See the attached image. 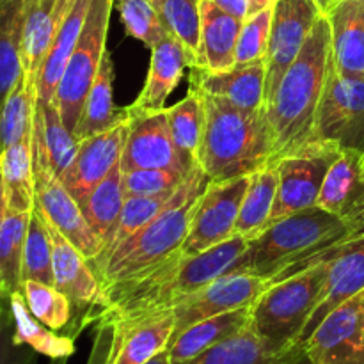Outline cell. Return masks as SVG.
I'll return each instance as SVG.
<instances>
[{"label":"cell","instance_id":"1","mask_svg":"<svg viewBox=\"0 0 364 364\" xmlns=\"http://www.w3.org/2000/svg\"><path fill=\"white\" fill-rule=\"evenodd\" d=\"M331 63V23L316 20L297 59L281 78L267 109L274 137V160L313 141L316 112Z\"/></svg>","mask_w":364,"mask_h":364},{"label":"cell","instance_id":"2","mask_svg":"<svg viewBox=\"0 0 364 364\" xmlns=\"http://www.w3.org/2000/svg\"><path fill=\"white\" fill-rule=\"evenodd\" d=\"M199 92L205 102L206 124L198 164L210 181L251 176L272 162L274 137L265 107L245 110L226 100Z\"/></svg>","mask_w":364,"mask_h":364},{"label":"cell","instance_id":"3","mask_svg":"<svg viewBox=\"0 0 364 364\" xmlns=\"http://www.w3.org/2000/svg\"><path fill=\"white\" fill-rule=\"evenodd\" d=\"M208 183L210 178L196 164L176 188L169 205L151 223L128 237L107 256L89 259L102 288L135 276L180 251L191 230L196 203Z\"/></svg>","mask_w":364,"mask_h":364},{"label":"cell","instance_id":"4","mask_svg":"<svg viewBox=\"0 0 364 364\" xmlns=\"http://www.w3.org/2000/svg\"><path fill=\"white\" fill-rule=\"evenodd\" d=\"M354 235L350 224L340 217L313 206L291 213L267 226L256 238L249 240L233 272L272 279L287 267L316 255Z\"/></svg>","mask_w":364,"mask_h":364},{"label":"cell","instance_id":"5","mask_svg":"<svg viewBox=\"0 0 364 364\" xmlns=\"http://www.w3.org/2000/svg\"><path fill=\"white\" fill-rule=\"evenodd\" d=\"M327 262L315 263L283 281L269 283L251 306V326L279 348L299 345L326 288Z\"/></svg>","mask_w":364,"mask_h":364},{"label":"cell","instance_id":"6","mask_svg":"<svg viewBox=\"0 0 364 364\" xmlns=\"http://www.w3.org/2000/svg\"><path fill=\"white\" fill-rule=\"evenodd\" d=\"M87 364H146L169 347L174 309L146 316H100Z\"/></svg>","mask_w":364,"mask_h":364},{"label":"cell","instance_id":"7","mask_svg":"<svg viewBox=\"0 0 364 364\" xmlns=\"http://www.w3.org/2000/svg\"><path fill=\"white\" fill-rule=\"evenodd\" d=\"M112 7L114 0H91L80 38L53 96L64 124L73 135L89 89L98 77L103 55L107 52V34Z\"/></svg>","mask_w":364,"mask_h":364},{"label":"cell","instance_id":"8","mask_svg":"<svg viewBox=\"0 0 364 364\" xmlns=\"http://www.w3.org/2000/svg\"><path fill=\"white\" fill-rule=\"evenodd\" d=\"M32 167H34L36 205L46 219L82 252L87 259L96 258L103 245L82 213L78 201L63 183L48 160L41 134V116L36 105L34 130H32Z\"/></svg>","mask_w":364,"mask_h":364},{"label":"cell","instance_id":"9","mask_svg":"<svg viewBox=\"0 0 364 364\" xmlns=\"http://www.w3.org/2000/svg\"><path fill=\"white\" fill-rule=\"evenodd\" d=\"M313 141L364 155V77L343 75L331 53Z\"/></svg>","mask_w":364,"mask_h":364},{"label":"cell","instance_id":"10","mask_svg":"<svg viewBox=\"0 0 364 364\" xmlns=\"http://www.w3.org/2000/svg\"><path fill=\"white\" fill-rule=\"evenodd\" d=\"M320 262H327L326 288H323L322 301L313 311L308 326L304 327V333L299 340V345L308 340L309 334L316 329V326L333 309H336L347 299L354 297L355 294L364 290V233L350 235V237L343 238L338 244L322 249L316 255L287 267L276 277L269 279V283L287 279V277L294 276V274Z\"/></svg>","mask_w":364,"mask_h":364},{"label":"cell","instance_id":"11","mask_svg":"<svg viewBox=\"0 0 364 364\" xmlns=\"http://www.w3.org/2000/svg\"><path fill=\"white\" fill-rule=\"evenodd\" d=\"M340 155L341 149L336 146L311 141L294 153L281 156L277 160L279 181L269 226L291 213L316 206L327 171Z\"/></svg>","mask_w":364,"mask_h":364},{"label":"cell","instance_id":"12","mask_svg":"<svg viewBox=\"0 0 364 364\" xmlns=\"http://www.w3.org/2000/svg\"><path fill=\"white\" fill-rule=\"evenodd\" d=\"M251 176L226 181H210L196 203L191 230L185 240L183 255H198L235 237L242 201Z\"/></svg>","mask_w":364,"mask_h":364},{"label":"cell","instance_id":"13","mask_svg":"<svg viewBox=\"0 0 364 364\" xmlns=\"http://www.w3.org/2000/svg\"><path fill=\"white\" fill-rule=\"evenodd\" d=\"M323 13L315 0H277L272 7L269 48H267L265 107L276 95L281 78L301 53L313 25Z\"/></svg>","mask_w":364,"mask_h":364},{"label":"cell","instance_id":"14","mask_svg":"<svg viewBox=\"0 0 364 364\" xmlns=\"http://www.w3.org/2000/svg\"><path fill=\"white\" fill-rule=\"evenodd\" d=\"M128 109V107H127ZM128 134L121 155V169H171L188 174L198 162L178 151L167 119V109L156 112H130Z\"/></svg>","mask_w":364,"mask_h":364},{"label":"cell","instance_id":"15","mask_svg":"<svg viewBox=\"0 0 364 364\" xmlns=\"http://www.w3.org/2000/svg\"><path fill=\"white\" fill-rule=\"evenodd\" d=\"M302 345L315 364H364V290L333 309Z\"/></svg>","mask_w":364,"mask_h":364},{"label":"cell","instance_id":"16","mask_svg":"<svg viewBox=\"0 0 364 364\" xmlns=\"http://www.w3.org/2000/svg\"><path fill=\"white\" fill-rule=\"evenodd\" d=\"M267 287H269V279L252 276V274L231 272L219 277L201 290L181 299L174 306L173 338L187 327L198 323L199 320L235 311V309L251 308Z\"/></svg>","mask_w":364,"mask_h":364},{"label":"cell","instance_id":"17","mask_svg":"<svg viewBox=\"0 0 364 364\" xmlns=\"http://www.w3.org/2000/svg\"><path fill=\"white\" fill-rule=\"evenodd\" d=\"M316 206L350 224L354 235L364 233V155L341 149L327 171Z\"/></svg>","mask_w":364,"mask_h":364},{"label":"cell","instance_id":"18","mask_svg":"<svg viewBox=\"0 0 364 364\" xmlns=\"http://www.w3.org/2000/svg\"><path fill=\"white\" fill-rule=\"evenodd\" d=\"M127 134L128 121H124L110 130L78 142L77 156L60 176L77 201L98 185L114 167L119 166Z\"/></svg>","mask_w":364,"mask_h":364},{"label":"cell","instance_id":"19","mask_svg":"<svg viewBox=\"0 0 364 364\" xmlns=\"http://www.w3.org/2000/svg\"><path fill=\"white\" fill-rule=\"evenodd\" d=\"M194 64L196 60L187 46L169 32L162 41L156 43L151 48L146 84L135 102L128 105V110L130 112H156V110L166 109L167 98L180 84L183 71Z\"/></svg>","mask_w":364,"mask_h":364},{"label":"cell","instance_id":"20","mask_svg":"<svg viewBox=\"0 0 364 364\" xmlns=\"http://www.w3.org/2000/svg\"><path fill=\"white\" fill-rule=\"evenodd\" d=\"M265 80L267 59L235 64L231 70L220 73L196 66L191 68V85L245 110L265 107Z\"/></svg>","mask_w":364,"mask_h":364},{"label":"cell","instance_id":"21","mask_svg":"<svg viewBox=\"0 0 364 364\" xmlns=\"http://www.w3.org/2000/svg\"><path fill=\"white\" fill-rule=\"evenodd\" d=\"M75 0H27L21 32L23 73L38 85L39 70Z\"/></svg>","mask_w":364,"mask_h":364},{"label":"cell","instance_id":"22","mask_svg":"<svg viewBox=\"0 0 364 364\" xmlns=\"http://www.w3.org/2000/svg\"><path fill=\"white\" fill-rule=\"evenodd\" d=\"M244 20L231 16L212 0H201V41L196 68L220 73L237 64V41ZM194 68V66H192Z\"/></svg>","mask_w":364,"mask_h":364},{"label":"cell","instance_id":"23","mask_svg":"<svg viewBox=\"0 0 364 364\" xmlns=\"http://www.w3.org/2000/svg\"><path fill=\"white\" fill-rule=\"evenodd\" d=\"M331 53L343 75L364 77V7L361 0H343L327 11Z\"/></svg>","mask_w":364,"mask_h":364},{"label":"cell","instance_id":"24","mask_svg":"<svg viewBox=\"0 0 364 364\" xmlns=\"http://www.w3.org/2000/svg\"><path fill=\"white\" fill-rule=\"evenodd\" d=\"M249 240L244 237H231L198 255H183L176 276V290L180 301L219 277L233 272V267L247 249Z\"/></svg>","mask_w":364,"mask_h":364},{"label":"cell","instance_id":"25","mask_svg":"<svg viewBox=\"0 0 364 364\" xmlns=\"http://www.w3.org/2000/svg\"><path fill=\"white\" fill-rule=\"evenodd\" d=\"M247 326H251V308L235 309V311L199 320L198 323L187 327L169 341L167 352H169L171 364L191 363L203 352L215 347L226 338L240 333Z\"/></svg>","mask_w":364,"mask_h":364},{"label":"cell","instance_id":"26","mask_svg":"<svg viewBox=\"0 0 364 364\" xmlns=\"http://www.w3.org/2000/svg\"><path fill=\"white\" fill-rule=\"evenodd\" d=\"M127 107H117L114 102V63L109 50L105 52L100 66L98 77L92 82L89 95L82 107L80 119H78L75 139L78 142L110 130L117 124L128 121Z\"/></svg>","mask_w":364,"mask_h":364},{"label":"cell","instance_id":"27","mask_svg":"<svg viewBox=\"0 0 364 364\" xmlns=\"http://www.w3.org/2000/svg\"><path fill=\"white\" fill-rule=\"evenodd\" d=\"M91 0H75L71 9L68 11L66 18L60 23L55 38H53L52 46L46 53L45 60L41 64L38 77V102L46 103L52 102L55 96L57 85H59L60 77L68 66L71 53L77 46L80 32L84 28L85 18H87Z\"/></svg>","mask_w":364,"mask_h":364},{"label":"cell","instance_id":"28","mask_svg":"<svg viewBox=\"0 0 364 364\" xmlns=\"http://www.w3.org/2000/svg\"><path fill=\"white\" fill-rule=\"evenodd\" d=\"M295 347H276L247 326L187 364H281Z\"/></svg>","mask_w":364,"mask_h":364},{"label":"cell","instance_id":"29","mask_svg":"<svg viewBox=\"0 0 364 364\" xmlns=\"http://www.w3.org/2000/svg\"><path fill=\"white\" fill-rule=\"evenodd\" d=\"M124 199L127 196H124L123 188L121 166L114 167L98 185H95L84 198L78 199V206H80L85 220L96 233V237L100 238L103 247L109 244L110 237L116 230Z\"/></svg>","mask_w":364,"mask_h":364},{"label":"cell","instance_id":"30","mask_svg":"<svg viewBox=\"0 0 364 364\" xmlns=\"http://www.w3.org/2000/svg\"><path fill=\"white\" fill-rule=\"evenodd\" d=\"M0 174L7 208L16 212H32L36 206L32 134L0 153Z\"/></svg>","mask_w":364,"mask_h":364},{"label":"cell","instance_id":"31","mask_svg":"<svg viewBox=\"0 0 364 364\" xmlns=\"http://www.w3.org/2000/svg\"><path fill=\"white\" fill-rule=\"evenodd\" d=\"M277 162L267 164L255 174H251L247 192L242 201L238 220L235 224V237H244L247 240L258 237L269 226L270 213H272L274 201L277 192Z\"/></svg>","mask_w":364,"mask_h":364},{"label":"cell","instance_id":"32","mask_svg":"<svg viewBox=\"0 0 364 364\" xmlns=\"http://www.w3.org/2000/svg\"><path fill=\"white\" fill-rule=\"evenodd\" d=\"M9 304L14 318V341L18 345H27L48 359H70L75 354V338L55 333L39 322L28 309L21 291L11 295Z\"/></svg>","mask_w":364,"mask_h":364},{"label":"cell","instance_id":"33","mask_svg":"<svg viewBox=\"0 0 364 364\" xmlns=\"http://www.w3.org/2000/svg\"><path fill=\"white\" fill-rule=\"evenodd\" d=\"M27 0H0V109L23 75L21 32Z\"/></svg>","mask_w":364,"mask_h":364},{"label":"cell","instance_id":"34","mask_svg":"<svg viewBox=\"0 0 364 364\" xmlns=\"http://www.w3.org/2000/svg\"><path fill=\"white\" fill-rule=\"evenodd\" d=\"M31 212L4 206L0 215V295L11 297L21 291V265Z\"/></svg>","mask_w":364,"mask_h":364},{"label":"cell","instance_id":"35","mask_svg":"<svg viewBox=\"0 0 364 364\" xmlns=\"http://www.w3.org/2000/svg\"><path fill=\"white\" fill-rule=\"evenodd\" d=\"M36 105L38 85L23 73L0 109V153L32 134Z\"/></svg>","mask_w":364,"mask_h":364},{"label":"cell","instance_id":"36","mask_svg":"<svg viewBox=\"0 0 364 364\" xmlns=\"http://www.w3.org/2000/svg\"><path fill=\"white\" fill-rule=\"evenodd\" d=\"M167 119L178 151L191 162H198V151L206 124V110L201 92L191 85L188 95L176 105L167 109Z\"/></svg>","mask_w":364,"mask_h":364},{"label":"cell","instance_id":"37","mask_svg":"<svg viewBox=\"0 0 364 364\" xmlns=\"http://www.w3.org/2000/svg\"><path fill=\"white\" fill-rule=\"evenodd\" d=\"M21 294L31 313L39 322L55 333L70 336L75 311L71 301L63 291L38 281H25L21 284Z\"/></svg>","mask_w":364,"mask_h":364},{"label":"cell","instance_id":"38","mask_svg":"<svg viewBox=\"0 0 364 364\" xmlns=\"http://www.w3.org/2000/svg\"><path fill=\"white\" fill-rule=\"evenodd\" d=\"M25 281H38V283L55 287L52 267V242H50L48 230H46L38 205L31 212L27 238H25L21 284Z\"/></svg>","mask_w":364,"mask_h":364},{"label":"cell","instance_id":"39","mask_svg":"<svg viewBox=\"0 0 364 364\" xmlns=\"http://www.w3.org/2000/svg\"><path fill=\"white\" fill-rule=\"evenodd\" d=\"M38 109L41 116V134L48 160L52 164V169L60 178L77 156L78 141L64 124L55 100L46 103L38 102Z\"/></svg>","mask_w":364,"mask_h":364},{"label":"cell","instance_id":"40","mask_svg":"<svg viewBox=\"0 0 364 364\" xmlns=\"http://www.w3.org/2000/svg\"><path fill=\"white\" fill-rule=\"evenodd\" d=\"M174 192L159 196H130V198L124 199V205L123 210H121L119 220H117L116 224V230H114L109 244L103 247V251L100 252L96 258H102V256H107L109 252H112L114 249L119 244H123L128 237H132V235L137 233L141 228H144L146 224L151 223V220L169 205Z\"/></svg>","mask_w":364,"mask_h":364},{"label":"cell","instance_id":"41","mask_svg":"<svg viewBox=\"0 0 364 364\" xmlns=\"http://www.w3.org/2000/svg\"><path fill=\"white\" fill-rule=\"evenodd\" d=\"M156 9L167 31L187 46L198 64L201 41V0H156Z\"/></svg>","mask_w":364,"mask_h":364},{"label":"cell","instance_id":"42","mask_svg":"<svg viewBox=\"0 0 364 364\" xmlns=\"http://www.w3.org/2000/svg\"><path fill=\"white\" fill-rule=\"evenodd\" d=\"M114 6L119 11L127 34L144 43L148 48H153L169 34L151 0H114Z\"/></svg>","mask_w":364,"mask_h":364},{"label":"cell","instance_id":"43","mask_svg":"<svg viewBox=\"0 0 364 364\" xmlns=\"http://www.w3.org/2000/svg\"><path fill=\"white\" fill-rule=\"evenodd\" d=\"M270 27H272V9L259 11V13L245 18L237 41V55H235L237 64L265 59L267 48H269Z\"/></svg>","mask_w":364,"mask_h":364},{"label":"cell","instance_id":"44","mask_svg":"<svg viewBox=\"0 0 364 364\" xmlns=\"http://www.w3.org/2000/svg\"><path fill=\"white\" fill-rule=\"evenodd\" d=\"M187 174L171 169L123 171L124 196H159L174 192Z\"/></svg>","mask_w":364,"mask_h":364},{"label":"cell","instance_id":"45","mask_svg":"<svg viewBox=\"0 0 364 364\" xmlns=\"http://www.w3.org/2000/svg\"><path fill=\"white\" fill-rule=\"evenodd\" d=\"M38 352L14 341V318L9 299L0 302V364H38Z\"/></svg>","mask_w":364,"mask_h":364},{"label":"cell","instance_id":"46","mask_svg":"<svg viewBox=\"0 0 364 364\" xmlns=\"http://www.w3.org/2000/svg\"><path fill=\"white\" fill-rule=\"evenodd\" d=\"M217 7L226 11L231 16L238 18V20H245L247 18V7L249 0H212Z\"/></svg>","mask_w":364,"mask_h":364},{"label":"cell","instance_id":"47","mask_svg":"<svg viewBox=\"0 0 364 364\" xmlns=\"http://www.w3.org/2000/svg\"><path fill=\"white\" fill-rule=\"evenodd\" d=\"M281 364H315V363H313L311 358L308 355L304 345H297V347L290 352V355H288V358Z\"/></svg>","mask_w":364,"mask_h":364},{"label":"cell","instance_id":"48","mask_svg":"<svg viewBox=\"0 0 364 364\" xmlns=\"http://www.w3.org/2000/svg\"><path fill=\"white\" fill-rule=\"evenodd\" d=\"M277 0H249V7H247V16H252V14L259 13V11L265 9H272L276 6Z\"/></svg>","mask_w":364,"mask_h":364},{"label":"cell","instance_id":"49","mask_svg":"<svg viewBox=\"0 0 364 364\" xmlns=\"http://www.w3.org/2000/svg\"><path fill=\"white\" fill-rule=\"evenodd\" d=\"M146 364H171L169 352H167V348H166V350L160 352V354H156L155 358L151 359V361H148Z\"/></svg>","mask_w":364,"mask_h":364},{"label":"cell","instance_id":"50","mask_svg":"<svg viewBox=\"0 0 364 364\" xmlns=\"http://www.w3.org/2000/svg\"><path fill=\"white\" fill-rule=\"evenodd\" d=\"M6 206V201H4V187H2V174H0V215H2V210Z\"/></svg>","mask_w":364,"mask_h":364},{"label":"cell","instance_id":"51","mask_svg":"<svg viewBox=\"0 0 364 364\" xmlns=\"http://www.w3.org/2000/svg\"><path fill=\"white\" fill-rule=\"evenodd\" d=\"M315 2L318 4V7L323 11V13H327V7H329V0H315Z\"/></svg>","mask_w":364,"mask_h":364},{"label":"cell","instance_id":"52","mask_svg":"<svg viewBox=\"0 0 364 364\" xmlns=\"http://www.w3.org/2000/svg\"><path fill=\"white\" fill-rule=\"evenodd\" d=\"M48 364H68V359H50Z\"/></svg>","mask_w":364,"mask_h":364},{"label":"cell","instance_id":"53","mask_svg":"<svg viewBox=\"0 0 364 364\" xmlns=\"http://www.w3.org/2000/svg\"><path fill=\"white\" fill-rule=\"evenodd\" d=\"M340 2H343V0H329V7H327V11L333 9V7L336 6V4H340Z\"/></svg>","mask_w":364,"mask_h":364},{"label":"cell","instance_id":"54","mask_svg":"<svg viewBox=\"0 0 364 364\" xmlns=\"http://www.w3.org/2000/svg\"><path fill=\"white\" fill-rule=\"evenodd\" d=\"M2 299H9V297H2V295H0V302H2Z\"/></svg>","mask_w":364,"mask_h":364},{"label":"cell","instance_id":"55","mask_svg":"<svg viewBox=\"0 0 364 364\" xmlns=\"http://www.w3.org/2000/svg\"><path fill=\"white\" fill-rule=\"evenodd\" d=\"M151 2H153V4H155V6H156V0H151Z\"/></svg>","mask_w":364,"mask_h":364},{"label":"cell","instance_id":"56","mask_svg":"<svg viewBox=\"0 0 364 364\" xmlns=\"http://www.w3.org/2000/svg\"><path fill=\"white\" fill-rule=\"evenodd\" d=\"M361 4H363V7H364V0H361Z\"/></svg>","mask_w":364,"mask_h":364}]
</instances>
